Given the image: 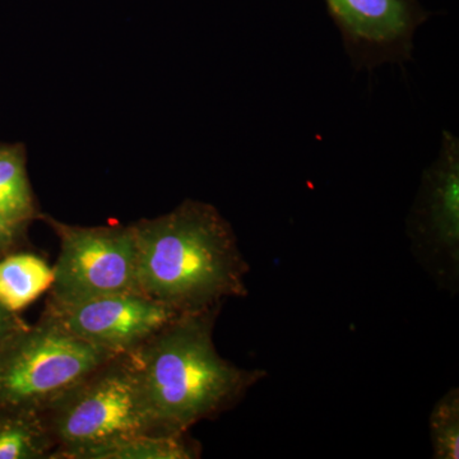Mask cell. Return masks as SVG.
<instances>
[{"label":"cell","mask_w":459,"mask_h":459,"mask_svg":"<svg viewBox=\"0 0 459 459\" xmlns=\"http://www.w3.org/2000/svg\"><path fill=\"white\" fill-rule=\"evenodd\" d=\"M142 294L179 314L249 295L234 230L212 204L186 199L170 212L132 223Z\"/></svg>","instance_id":"6da1fadb"},{"label":"cell","mask_w":459,"mask_h":459,"mask_svg":"<svg viewBox=\"0 0 459 459\" xmlns=\"http://www.w3.org/2000/svg\"><path fill=\"white\" fill-rule=\"evenodd\" d=\"M222 305L180 314L132 353L151 410L166 434L189 433L237 407L267 377L226 360L214 346Z\"/></svg>","instance_id":"7a4b0ae2"},{"label":"cell","mask_w":459,"mask_h":459,"mask_svg":"<svg viewBox=\"0 0 459 459\" xmlns=\"http://www.w3.org/2000/svg\"><path fill=\"white\" fill-rule=\"evenodd\" d=\"M40 413L56 446L51 459H77L138 435H170L157 422L129 353L100 365Z\"/></svg>","instance_id":"3957f363"},{"label":"cell","mask_w":459,"mask_h":459,"mask_svg":"<svg viewBox=\"0 0 459 459\" xmlns=\"http://www.w3.org/2000/svg\"><path fill=\"white\" fill-rule=\"evenodd\" d=\"M114 356L41 316L0 347V406L41 411Z\"/></svg>","instance_id":"277c9868"},{"label":"cell","mask_w":459,"mask_h":459,"mask_svg":"<svg viewBox=\"0 0 459 459\" xmlns=\"http://www.w3.org/2000/svg\"><path fill=\"white\" fill-rule=\"evenodd\" d=\"M60 252L53 265L49 300L75 303L124 292H141L133 225L78 226L44 216Z\"/></svg>","instance_id":"5b68a950"},{"label":"cell","mask_w":459,"mask_h":459,"mask_svg":"<svg viewBox=\"0 0 459 459\" xmlns=\"http://www.w3.org/2000/svg\"><path fill=\"white\" fill-rule=\"evenodd\" d=\"M406 235L416 261L439 289L459 290V140L443 131L439 152L425 169Z\"/></svg>","instance_id":"8992f818"},{"label":"cell","mask_w":459,"mask_h":459,"mask_svg":"<svg viewBox=\"0 0 459 459\" xmlns=\"http://www.w3.org/2000/svg\"><path fill=\"white\" fill-rule=\"evenodd\" d=\"M355 71L413 59L416 31L433 16L419 0H325Z\"/></svg>","instance_id":"52a82bcc"},{"label":"cell","mask_w":459,"mask_h":459,"mask_svg":"<svg viewBox=\"0 0 459 459\" xmlns=\"http://www.w3.org/2000/svg\"><path fill=\"white\" fill-rule=\"evenodd\" d=\"M179 316L142 292H124L75 303L48 299L41 316L84 342L117 356L140 349Z\"/></svg>","instance_id":"ba28073f"},{"label":"cell","mask_w":459,"mask_h":459,"mask_svg":"<svg viewBox=\"0 0 459 459\" xmlns=\"http://www.w3.org/2000/svg\"><path fill=\"white\" fill-rule=\"evenodd\" d=\"M53 281L47 259L35 253H9L0 259V305L18 314L49 291Z\"/></svg>","instance_id":"9c48e42d"},{"label":"cell","mask_w":459,"mask_h":459,"mask_svg":"<svg viewBox=\"0 0 459 459\" xmlns=\"http://www.w3.org/2000/svg\"><path fill=\"white\" fill-rule=\"evenodd\" d=\"M56 448L40 411L0 406V459H51Z\"/></svg>","instance_id":"30bf717a"},{"label":"cell","mask_w":459,"mask_h":459,"mask_svg":"<svg viewBox=\"0 0 459 459\" xmlns=\"http://www.w3.org/2000/svg\"><path fill=\"white\" fill-rule=\"evenodd\" d=\"M202 446L188 433L138 435L81 453L77 459H197Z\"/></svg>","instance_id":"8fae6325"},{"label":"cell","mask_w":459,"mask_h":459,"mask_svg":"<svg viewBox=\"0 0 459 459\" xmlns=\"http://www.w3.org/2000/svg\"><path fill=\"white\" fill-rule=\"evenodd\" d=\"M0 212L25 228L33 219L41 217L36 208L21 147H0Z\"/></svg>","instance_id":"7c38bea8"},{"label":"cell","mask_w":459,"mask_h":459,"mask_svg":"<svg viewBox=\"0 0 459 459\" xmlns=\"http://www.w3.org/2000/svg\"><path fill=\"white\" fill-rule=\"evenodd\" d=\"M431 448L435 459L459 458V389L453 386L442 395L429 419Z\"/></svg>","instance_id":"4fadbf2b"},{"label":"cell","mask_w":459,"mask_h":459,"mask_svg":"<svg viewBox=\"0 0 459 459\" xmlns=\"http://www.w3.org/2000/svg\"><path fill=\"white\" fill-rule=\"evenodd\" d=\"M25 226L16 225L0 212V259L12 253Z\"/></svg>","instance_id":"5bb4252c"},{"label":"cell","mask_w":459,"mask_h":459,"mask_svg":"<svg viewBox=\"0 0 459 459\" xmlns=\"http://www.w3.org/2000/svg\"><path fill=\"white\" fill-rule=\"evenodd\" d=\"M26 323L16 313L9 312L0 305V347L4 344L8 338L13 336L16 332L26 327Z\"/></svg>","instance_id":"9a60e30c"}]
</instances>
